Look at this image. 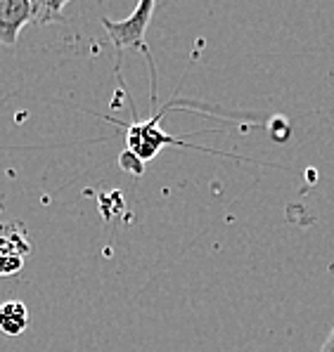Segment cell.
<instances>
[{"instance_id": "1", "label": "cell", "mask_w": 334, "mask_h": 352, "mask_svg": "<svg viewBox=\"0 0 334 352\" xmlns=\"http://www.w3.org/2000/svg\"><path fill=\"white\" fill-rule=\"evenodd\" d=\"M157 5L152 0H143L136 10H133L131 17L114 21L109 17H102V26L109 34L112 45L116 47V52L121 55L128 47H138V50L147 52V45H145V34H147V26L152 21V12Z\"/></svg>"}, {"instance_id": "2", "label": "cell", "mask_w": 334, "mask_h": 352, "mask_svg": "<svg viewBox=\"0 0 334 352\" xmlns=\"http://www.w3.org/2000/svg\"><path fill=\"white\" fill-rule=\"evenodd\" d=\"M161 113H164V111H159L152 121H145V123L138 121V123H133V126L126 128L128 151H133V154H136L143 164H147L149 159H154L164 144H185V142H180V140L169 138L164 130L157 128Z\"/></svg>"}, {"instance_id": "3", "label": "cell", "mask_w": 334, "mask_h": 352, "mask_svg": "<svg viewBox=\"0 0 334 352\" xmlns=\"http://www.w3.org/2000/svg\"><path fill=\"white\" fill-rule=\"evenodd\" d=\"M31 21H34V0H0V45H17L21 29Z\"/></svg>"}, {"instance_id": "4", "label": "cell", "mask_w": 334, "mask_h": 352, "mask_svg": "<svg viewBox=\"0 0 334 352\" xmlns=\"http://www.w3.org/2000/svg\"><path fill=\"white\" fill-rule=\"evenodd\" d=\"M29 327V310L21 300H5L0 305V331L5 336H19Z\"/></svg>"}, {"instance_id": "5", "label": "cell", "mask_w": 334, "mask_h": 352, "mask_svg": "<svg viewBox=\"0 0 334 352\" xmlns=\"http://www.w3.org/2000/svg\"><path fill=\"white\" fill-rule=\"evenodd\" d=\"M64 0H34V21L31 24L43 26L52 24V21H64Z\"/></svg>"}, {"instance_id": "6", "label": "cell", "mask_w": 334, "mask_h": 352, "mask_svg": "<svg viewBox=\"0 0 334 352\" xmlns=\"http://www.w3.org/2000/svg\"><path fill=\"white\" fill-rule=\"evenodd\" d=\"M24 260H21L19 253H8V251H0V277L5 274H14L21 270Z\"/></svg>"}, {"instance_id": "7", "label": "cell", "mask_w": 334, "mask_h": 352, "mask_svg": "<svg viewBox=\"0 0 334 352\" xmlns=\"http://www.w3.org/2000/svg\"><path fill=\"white\" fill-rule=\"evenodd\" d=\"M118 164H121L123 170H128V173H133V175H143V170H145V164L138 159L133 151H128V149H123L121 151V156H118Z\"/></svg>"}]
</instances>
